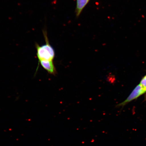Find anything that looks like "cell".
I'll return each mask as SVG.
<instances>
[{
	"instance_id": "5",
	"label": "cell",
	"mask_w": 146,
	"mask_h": 146,
	"mask_svg": "<svg viewBox=\"0 0 146 146\" xmlns=\"http://www.w3.org/2000/svg\"><path fill=\"white\" fill-rule=\"evenodd\" d=\"M139 84L146 92V75L142 78Z\"/></svg>"
},
{
	"instance_id": "1",
	"label": "cell",
	"mask_w": 146,
	"mask_h": 146,
	"mask_svg": "<svg viewBox=\"0 0 146 146\" xmlns=\"http://www.w3.org/2000/svg\"><path fill=\"white\" fill-rule=\"evenodd\" d=\"M43 33L46 43L45 44L41 46L36 43V55L39 62L40 61H53L55 54L54 50L49 42L46 30H44Z\"/></svg>"
},
{
	"instance_id": "2",
	"label": "cell",
	"mask_w": 146,
	"mask_h": 146,
	"mask_svg": "<svg viewBox=\"0 0 146 146\" xmlns=\"http://www.w3.org/2000/svg\"><path fill=\"white\" fill-rule=\"evenodd\" d=\"M145 92L143 88L139 84L135 88L132 92L125 101L117 105V107H123L129 102L137 99Z\"/></svg>"
},
{
	"instance_id": "4",
	"label": "cell",
	"mask_w": 146,
	"mask_h": 146,
	"mask_svg": "<svg viewBox=\"0 0 146 146\" xmlns=\"http://www.w3.org/2000/svg\"><path fill=\"white\" fill-rule=\"evenodd\" d=\"M90 0H76V17H79L82 11L86 6Z\"/></svg>"
},
{
	"instance_id": "3",
	"label": "cell",
	"mask_w": 146,
	"mask_h": 146,
	"mask_svg": "<svg viewBox=\"0 0 146 146\" xmlns=\"http://www.w3.org/2000/svg\"><path fill=\"white\" fill-rule=\"evenodd\" d=\"M39 63L41 66L45 69L49 74L55 75L56 74V71L52 61H40L38 62V66Z\"/></svg>"
}]
</instances>
